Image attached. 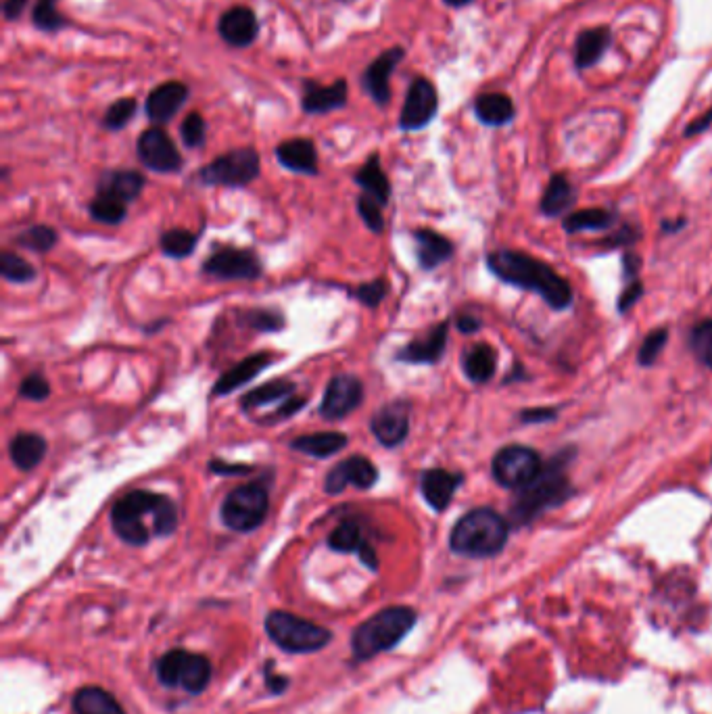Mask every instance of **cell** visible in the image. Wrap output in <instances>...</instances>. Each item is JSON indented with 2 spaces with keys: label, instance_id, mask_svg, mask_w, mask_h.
<instances>
[{
  "label": "cell",
  "instance_id": "obj_1",
  "mask_svg": "<svg viewBox=\"0 0 712 714\" xmlns=\"http://www.w3.org/2000/svg\"><path fill=\"white\" fill-rule=\"evenodd\" d=\"M115 535L128 545H147L151 537H168L178 529V508L168 495L130 491L111 510Z\"/></svg>",
  "mask_w": 712,
  "mask_h": 714
},
{
  "label": "cell",
  "instance_id": "obj_2",
  "mask_svg": "<svg viewBox=\"0 0 712 714\" xmlns=\"http://www.w3.org/2000/svg\"><path fill=\"white\" fill-rule=\"evenodd\" d=\"M489 270L518 289L535 291L554 309H564L573 301L571 284L548 264L518 251H495L487 259Z\"/></svg>",
  "mask_w": 712,
  "mask_h": 714
},
{
  "label": "cell",
  "instance_id": "obj_3",
  "mask_svg": "<svg viewBox=\"0 0 712 714\" xmlns=\"http://www.w3.org/2000/svg\"><path fill=\"white\" fill-rule=\"evenodd\" d=\"M508 522L491 508H477L464 514L449 535V547L460 556L491 558L504 550Z\"/></svg>",
  "mask_w": 712,
  "mask_h": 714
},
{
  "label": "cell",
  "instance_id": "obj_4",
  "mask_svg": "<svg viewBox=\"0 0 712 714\" xmlns=\"http://www.w3.org/2000/svg\"><path fill=\"white\" fill-rule=\"evenodd\" d=\"M414 623L416 612L408 606H391L374 614L353 633L351 646L355 658L366 660L391 650L406 637Z\"/></svg>",
  "mask_w": 712,
  "mask_h": 714
},
{
  "label": "cell",
  "instance_id": "obj_5",
  "mask_svg": "<svg viewBox=\"0 0 712 714\" xmlns=\"http://www.w3.org/2000/svg\"><path fill=\"white\" fill-rule=\"evenodd\" d=\"M568 495H571V485H568L564 472L558 466L545 468L535 481L518 489L516 502L512 506V520L516 525H525L545 508L562 504Z\"/></svg>",
  "mask_w": 712,
  "mask_h": 714
},
{
  "label": "cell",
  "instance_id": "obj_6",
  "mask_svg": "<svg viewBox=\"0 0 712 714\" xmlns=\"http://www.w3.org/2000/svg\"><path fill=\"white\" fill-rule=\"evenodd\" d=\"M270 510V491L268 487L255 481L249 485L236 487L226 495L220 508V518L224 527L236 533H251L264 525Z\"/></svg>",
  "mask_w": 712,
  "mask_h": 714
},
{
  "label": "cell",
  "instance_id": "obj_7",
  "mask_svg": "<svg viewBox=\"0 0 712 714\" xmlns=\"http://www.w3.org/2000/svg\"><path fill=\"white\" fill-rule=\"evenodd\" d=\"M266 631L276 646L293 654L318 652L332 639L324 627L291 612H272L266 618Z\"/></svg>",
  "mask_w": 712,
  "mask_h": 714
},
{
  "label": "cell",
  "instance_id": "obj_8",
  "mask_svg": "<svg viewBox=\"0 0 712 714\" xmlns=\"http://www.w3.org/2000/svg\"><path fill=\"white\" fill-rule=\"evenodd\" d=\"M261 172V159L253 147H243L228 151L205 168L199 170V180L205 186H226V188H245L257 180Z\"/></svg>",
  "mask_w": 712,
  "mask_h": 714
},
{
  "label": "cell",
  "instance_id": "obj_9",
  "mask_svg": "<svg viewBox=\"0 0 712 714\" xmlns=\"http://www.w3.org/2000/svg\"><path fill=\"white\" fill-rule=\"evenodd\" d=\"M157 677L168 687H180L188 694H201L211 679V664L201 654L172 650L159 658Z\"/></svg>",
  "mask_w": 712,
  "mask_h": 714
},
{
  "label": "cell",
  "instance_id": "obj_10",
  "mask_svg": "<svg viewBox=\"0 0 712 714\" xmlns=\"http://www.w3.org/2000/svg\"><path fill=\"white\" fill-rule=\"evenodd\" d=\"M491 472L495 476V481L502 487L522 489L539 476L541 458L531 447L508 445L495 454Z\"/></svg>",
  "mask_w": 712,
  "mask_h": 714
},
{
  "label": "cell",
  "instance_id": "obj_11",
  "mask_svg": "<svg viewBox=\"0 0 712 714\" xmlns=\"http://www.w3.org/2000/svg\"><path fill=\"white\" fill-rule=\"evenodd\" d=\"M136 155L140 163L155 174H176L184 165L176 142L161 126H151L138 136Z\"/></svg>",
  "mask_w": 712,
  "mask_h": 714
},
{
  "label": "cell",
  "instance_id": "obj_12",
  "mask_svg": "<svg viewBox=\"0 0 712 714\" xmlns=\"http://www.w3.org/2000/svg\"><path fill=\"white\" fill-rule=\"evenodd\" d=\"M439 111V92L437 86L424 76H418L410 82L406 101H403L399 113L401 132H418L429 126Z\"/></svg>",
  "mask_w": 712,
  "mask_h": 714
},
{
  "label": "cell",
  "instance_id": "obj_13",
  "mask_svg": "<svg viewBox=\"0 0 712 714\" xmlns=\"http://www.w3.org/2000/svg\"><path fill=\"white\" fill-rule=\"evenodd\" d=\"M406 59V49L403 46H391L385 53L378 55L366 69L362 71V88L372 99L376 107H389L393 99V88H391V78L395 74L397 65Z\"/></svg>",
  "mask_w": 712,
  "mask_h": 714
},
{
  "label": "cell",
  "instance_id": "obj_14",
  "mask_svg": "<svg viewBox=\"0 0 712 714\" xmlns=\"http://www.w3.org/2000/svg\"><path fill=\"white\" fill-rule=\"evenodd\" d=\"M364 401V383L353 374H337L330 378L320 403L324 420H343L358 410Z\"/></svg>",
  "mask_w": 712,
  "mask_h": 714
},
{
  "label": "cell",
  "instance_id": "obj_15",
  "mask_svg": "<svg viewBox=\"0 0 712 714\" xmlns=\"http://www.w3.org/2000/svg\"><path fill=\"white\" fill-rule=\"evenodd\" d=\"M203 272L220 280H255L264 272V266L253 251L222 247L207 257Z\"/></svg>",
  "mask_w": 712,
  "mask_h": 714
},
{
  "label": "cell",
  "instance_id": "obj_16",
  "mask_svg": "<svg viewBox=\"0 0 712 714\" xmlns=\"http://www.w3.org/2000/svg\"><path fill=\"white\" fill-rule=\"evenodd\" d=\"M378 483V468L376 464L366 458V456H351L343 462H339L326 474L324 481V491L328 495H339L343 493L349 485L358 487L362 491L372 489Z\"/></svg>",
  "mask_w": 712,
  "mask_h": 714
},
{
  "label": "cell",
  "instance_id": "obj_17",
  "mask_svg": "<svg viewBox=\"0 0 712 714\" xmlns=\"http://www.w3.org/2000/svg\"><path fill=\"white\" fill-rule=\"evenodd\" d=\"M410 403L403 399H395L378 408L370 420V431L376 441L393 449L406 441L410 433Z\"/></svg>",
  "mask_w": 712,
  "mask_h": 714
},
{
  "label": "cell",
  "instance_id": "obj_18",
  "mask_svg": "<svg viewBox=\"0 0 712 714\" xmlns=\"http://www.w3.org/2000/svg\"><path fill=\"white\" fill-rule=\"evenodd\" d=\"M349 103V84L339 78L332 84H320L312 78L301 82V109L307 115H326L345 109Z\"/></svg>",
  "mask_w": 712,
  "mask_h": 714
},
{
  "label": "cell",
  "instance_id": "obj_19",
  "mask_svg": "<svg viewBox=\"0 0 712 714\" xmlns=\"http://www.w3.org/2000/svg\"><path fill=\"white\" fill-rule=\"evenodd\" d=\"M218 36L230 49H249L259 36L257 13L247 5H234L218 19Z\"/></svg>",
  "mask_w": 712,
  "mask_h": 714
},
{
  "label": "cell",
  "instance_id": "obj_20",
  "mask_svg": "<svg viewBox=\"0 0 712 714\" xmlns=\"http://www.w3.org/2000/svg\"><path fill=\"white\" fill-rule=\"evenodd\" d=\"M191 97V88L186 82L170 80L155 86L145 101V115L151 119L155 126H163L172 122V119L182 111Z\"/></svg>",
  "mask_w": 712,
  "mask_h": 714
},
{
  "label": "cell",
  "instance_id": "obj_21",
  "mask_svg": "<svg viewBox=\"0 0 712 714\" xmlns=\"http://www.w3.org/2000/svg\"><path fill=\"white\" fill-rule=\"evenodd\" d=\"M464 483V476L443 468L424 470L420 476V493L435 512H443L456 495V489Z\"/></svg>",
  "mask_w": 712,
  "mask_h": 714
},
{
  "label": "cell",
  "instance_id": "obj_22",
  "mask_svg": "<svg viewBox=\"0 0 712 714\" xmlns=\"http://www.w3.org/2000/svg\"><path fill=\"white\" fill-rule=\"evenodd\" d=\"M276 159L284 170L303 174V176H316L318 168V149L314 140L310 138H291L284 140L276 147Z\"/></svg>",
  "mask_w": 712,
  "mask_h": 714
},
{
  "label": "cell",
  "instance_id": "obj_23",
  "mask_svg": "<svg viewBox=\"0 0 712 714\" xmlns=\"http://www.w3.org/2000/svg\"><path fill=\"white\" fill-rule=\"evenodd\" d=\"M447 328H449L447 322H443L435 326L424 339H416L408 343L401 351H397V360L416 366L437 364L447 347Z\"/></svg>",
  "mask_w": 712,
  "mask_h": 714
},
{
  "label": "cell",
  "instance_id": "obj_24",
  "mask_svg": "<svg viewBox=\"0 0 712 714\" xmlns=\"http://www.w3.org/2000/svg\"><path fill=\"white\" fill-rule=\"evenodd\" d=\"M145 184L147 178L136 170H109L99 180L97 195H107L128 205L140 197Z\"/></svg>",
  "mask_w": 712,
  "mask_h": 714
},
{
  "label": "cell",
  "instance_id": "obj_25",
  "mask_svg": "<svg viewBox=\"0 0 712 714\" xmlns=\"http://www.w3.org/2000/svg\"><path fill=\"white\" fill-rule=\"evenodd\" d=\"M272 355L270 353H253L249 357H245L243 362L236 364L234 368H230L216 385H213V395H230L232 391L245 387L247 383L261 372L266 370L268 366H272Z\"/></svg>",
  "mask_w": 712,
  "mask_h": 714
},
{
  "label": "cell",
  "instance_id": "obj_26",
  "mask_svg": "<svg viewBox=\"0 0 712 714\" xmlns=\"http://www.w3.org/2000/svg\"><path fill=\"white\" fill-rule=\"evenodd\" d=\"M353 180L364 190V195L374 199L381 207H385L389 203L391 182H389V176L385 174V170L381 168V157H378V153H372L366 159L362 168L355 172Z\"/></svg>",
  "mask_w": 712,
  "mask_h": 714
},
{
  "label": "cell",
  "instance_id": "obj_27",
  "mask_svg": "<svg viewBox=\"0 0 712 714\" xmlns=\"http://www.w3.org/2000/svg\"><path fill=\"white\" fill-rule=\"evenodd\" d=\"M414 238L418 249V264L422 270H435L454 253V245L435 230L420 228L414 232Z\"/></svg>",
  "mask_w": 712,
  "mask_h": 714
},
{
  "label": "cell",
  "instance_id": "obj_28",
  "mask_svg": "<svg viewBox=\"0 0 712 714\" xmlns=\"http://www.w3.org/2000/svg\"><path fill=\"white\" fill-rule=\"evenodd\" d=\"M349 439L343 433L337 431H324V433H312V435H303L291 441V449L301 451L305 456H312L318 460H326L341 454V451L347 447Z\"/></svg>",
  "mask_w": 712,
  "mask_h": 714
},
{
  "label": "cell",
  "instance_id": "obj_29",
  "mask_svg": "<svg viewBox=\"0 0 712 714\" xmlns=\"http://www.w3.org/2000/svg\"><path fill=\"white\" fill-rule=\"evenodd\" d=\"M46 439L38 433H19L9 443V456L21 472L34 470L46 456Z\"/></svg>",
  "mask_w": 712,
  "mask_h": 714
},
{
  "label": "cell",
  "instance_id": "obj_30",
  "mask_svg": "<svg viewBox=\"0 0 712 714\" xmlns=\"http://www.w3.org/2000/svg\"><path fill=\"white\" fill-rule=\"evenodd\" d=\"M474 113L487 126H504L512 122L514 103L508 94L502 92H485L474 101Z\"/></svg>",
  "mask_w": 712,
  "mask_h": 714
},
{
  "label": "cell",
  "instance_id": "obj_31",
  "mask_svg": "<svg viewBox=\"0 0 712 714\" xmlns=\"http://www.w3.org/2000/svg\"><path fill=\"white\" fill-rule=\"evenodd\" d=\"M612 42V34L608 28H593L585 30L575 44V63L581 69H587L591 65H596L604 53L608 51V46Z\"/></svg>",
  "mask_w": 712,
  "mask_h": 714
},
{
  "label": "cell",
  "instance_id": "obj_32",
  "mask_svg": "<svg viewBox=\"0 0 712 714\" xmlns=\"http://www.w3.org/2000/svg\"><path fill=\"white\" fill-rule=\"evenodd\" d=\"M295 391H297V387L291 383V380H287V378H276V380H270V383H266V385H261V387L249 391V393L241 399V406H243L245 412L257 410V408L270 406V403L289 399V397L295 395Z\"/></svg>",
  "mask_w": 712,
  "mask_h": 714
},
{
  "label": "cell",
  "instance_id": "obj_33",
  "mask_svg": "<svg viewBox=\"0 0 712 714\" xmlns=\"http://www.w3.org/2000/svg\"><path fill=\"white\" fill-rule=\"evenodd\" d=\"M76 714H126L122 704L101 687H84L74 698Z\"/></svg>",
  "mask_w": 712,
  "mask_h": 714
},
{
  "label": "cell",
  "instance_id": "obj_34",
  "mask_svg": "<svg viewBox=\"0 0 712 714\" xmlns=\"http://www.w3.org/2000/svg\"><path fill=\"white\" fill-rule=\"evenodd\" d=\"M462 368L472 383L483 385L495 374L497 355L489 345H474L472 349L466 351Z\"/></svg>",
  "mask_w": 712,
  "mask_h": 714
},
{
  "label": "cell",
  "instance_id": "obj_35",
  "mask_svg": "<svg viewBox=\"0 0 712 714\" xmlns=\"http://www.w3.org/2000/svg\"><path fill=\"white\" fill-rule=\"evenodd\" d=\"M575 188L573 184L568 182L566 176L562 174H556L548 188H545V193H543V199H541V211L545 213V216H560L562 211H566L568 207H571L575 203Z\"/></svg>",
  "mask_w": 712,
  "mask_h": 714
},
{
  "label": "cell",
  "instance_id": "obj_36",
  "mask_svg": "<svg viewBox=\"0 0 712 714\" xmlns=\"http://www.w3.org/2000/svg\"><path fill=\"white\" fill-rule=\"evenodd\" d=\"M368 541L364 539L362 535V527L358 525V522H353V520H347V522H341V525L330 533L328 537V547L330 550H335L339 554H360L362 552V547L366 545Z\"/></svg>",
  "mask_w": 712,
  "mask_h": 714
},
{
  "label": "cell",
  "instance_id": "obj_37",
  "mask_svg": "<svg viewBox=\"0 0 712 714\" xmlns=\"http://www.w3.org/2000/svg\"><path fill=\"white\" fill-rule=\"evenodd\" d=\"M32 23L44 34H57L67 28L69 21L59 11V0H36L32 7Z\"/></svg>",
  "mask_w": 712,
  "mask_h": 714
},
{
  "label": "cell",
  "instance_id": "obj_38",
  "mask_svg": "<svg viewBox=\"0 0 712 714\" xmlns=\"http://www.w3.org/2000/svg\"><path fill=\"white\" fill-rule=\"evenodd\" d=\"M88 211H90V216L101 222V224H109V226H115V224H122L128 216V207L126 203L122 201H117L113 197H107V195H97L90 205H88Z\"/></svg>",
  "mask_w": 712,
  "mask_h": 714
},
{
  "label": "cell",
  "instance_id": "obj_39",
  "mask_svg": "<svg viewBox=\"0 0 712 714\" xmlns=\"http://www.w3.org/2000/svg\"><path fill=\"white\" fill-rule=\"evenodd\" d=\"M197 241L199 236L195 232L174 228L161 236V251L172 259H182L197 249Z\"/></svg>",
  "mask_w": 712,
  "mask_h": 714
},
{
  "label": "cell",
  "instance_id": "obj_40",
  "mask_svg": "<svg viewBox=\"0 0 712 714\" xmlns=\"http://www.w3.org/2000/svg\"><path fill=\"white\" fill-rule=\"evenodd\" d=\"M138 111V103L134 97H122V99H117L115 103H111L103 115V122L101 126L109 132H120L124 130Z\"/></svg>",
  "mask_w": 712,
  "mask_h": 714
},
{
  "label": "cell",
  "instance_id": "obj_41",
  "mask_svg": "<svg viewBox=\"0 0 712 714\" xmlns=\"http://www.w3.org/2000/svg\"><path fill=\"white\" fill-rule=\"evenodd\" d=\"M15 243L34 253H46L57 245V232L51 226H44V224L30 226L15 238Z\"/></svg>",
  "mask_w": 712,
  "mask_h": 714
},
{
  "label": "cell",
  "instance_id": "obj_42",
  "mask_svg": "<svg viewBox=\"0 0 712 714\" xmlns=\"http://www.w3.org/2000/svg\"><path fill=\"white\" fill-rule=\"evenodd\" d=\"M568 232H583V230H602L612 224V213L606 209H583L573 213L566 222Z\"/></svg>",
  "mask_w": 712,
  "mask_h": 714
},
{
  "label": "cell",
  "instance_id": "obj_43",
  "mask_svg": "<svg viewBox=\"0 0 712 714\" xmlns=\"http://www.w3.org/2000/svg\"><path fill=\"white\" fill-rule=\"evenodd\" d=\"M0 274H3L5 280L17 284L36 280V268L30 264V261L15 253H3V257H0Z\"/></svg>",
  "mask_w": 712,
  "mask_h": 714
},
{
  "label": "cell",
  "instance_id": "obj_44",
  "mask_svg": "<svg viewBox=\"0 0 712 714\" xmlns=\"http://www.w3.org/2000/svg\"><path fill=\"white\" fill-rule=\"evenodd\" d=\"M180 138L186 149H201L207 140V122L199 111H191L180 126Z\"/></svg>",
  "mask_w": 712,
  "mask_h": 714
},
{
  "label": "cell",
  "instance_id": "obj_45",
  "mask_svg": "<svg viewBox=\"0 0 712 714\" xmlns=\"http://www.w3.org/2000/svg\"><path fill=\"white\" fill-rule=\"evenodd\" d=\"M241 322L261 332H276L284 328V316L278 312V309H264V307L247 309V312L241 314Z\"/></svg>",
  "mask_w": 712,
  "mask_h": 714
},
{
  "label": "cell",
  "instance_id": "obj_46",
  "mask_svg": "<svg viewBox=\"0 0 712 714\" xmlns=\"http://www.w3.org/2000/svg\"><path fill=\"white\" fill-rule=\"evenodd\" d=\"M690 347L704 366L712 368V320H706L692 330Z\"/></svg>",
  "mask_w": 712,
  "mask_h": 714
},
{
  "label": "cell",
  "instance_id": "obj_47",
  "mask_svg": "<svg viewBox=\"0 0 712 714\" xmlns=\"http://www.w3.org/2000/svg\"><path fill=\"white\" fill-rule=\"evenodd\" d=\"M667 339H669V332L664 328L650 332V335L644 339L642 347H639V353H637L639 364L652 366L660 357V351L664 349V345H667Z\"/></svg>",
  "mask_w": 712,
  "mask_h": 714
},
{
  "label": "cell",
  "instance_id": "obj_48",
  "mask_svg": "<svg viewBox=\"0 0 712 714\" xmlns=\"http://www.w3.org/2000/svg\"><path fill=\"white\" fill-rule=\"evenodd\" d=\"M387 293H389V284H387V280H381V278L374 280V282H368V284H360L358 289L351 291V295L355 299H358L362 305H366L370 309L381 305L383 299L387 297Z\"/></svg>",
  "mask_w": 712,
  "mask_h": 714
},
{
  "label": "cell",
  "instance_id": "obj_49",
  "mask_svg": "<svg viewBox=\"0 0 712 714\" xmlns=\"http://www.w3.org/2000/svg\"><path fill=\"white\" fill-rule=\"evenodd\" d=\"M358 211L364 220V224L372 230V232H383L385 230V220H383V207L378 205L374 199H370L368 195H362L358 199Z\"/></svg>",
  "mask_w": 712,
  "mask_h": 714
},
{
  "label": "cell",
  "instance_id": "obj_50",
  "mask_svg": "<svg viewBox=\"0 0 712 714\" xmlns=\"http://www.w3.org/2000/svg\"><path fill=\"white\" fill-rule=\"evenodd\" d=\"M19 395L23 399L30 401H44L51 395V385L42 374H30L23 383L19 385Z\"/></svg>",
  "mask_w": 712,
  "mask_h": 714
},
{
  "label": "cell",
  "instance_id": "obj_51",
  "mask_svg": "<svg viewBox=\"0 0 712 714\" xmlns=\"http://www.w3.org/2000/svg\"><path fill=\"white\" fill-rule=\"evenodd\" d=\"M305 403H307L305 397L293 395V397H289V399H284L270 416L261 418V422H264V424H276V422H280V420H287V418L295 416L297 412H301V410L305 408Z\"/></svg>",
  "mask_w": 712,
  "mask_h": 714
},
{
  "label": "cell",
  "instance_id": "obj_52",
  "mask_svg": "<svg viewBox=\"0 0 712 714\" xmlns=\"http://www.w3.org/2000/svg\"><path fill=\"white\" fill-rule=\"evenodd\" d=\"M209 470L213 474H222V476H239V474H249L253 470V466H245V464H226L222 460H213L209 462Z\"/></svg>",
  "mask_w": 712,
  "mask_h": 714
},
{
  "label": "cell",
  "instance_id": "obj_53",
  "mask_svg": "<svg viewBox=\"0 0 712 714\" xmlns=\"http://www.w3.org/2000/svg\"><path fill=\"white\" fill-rule=\"evenodd\" d=\"M32 0H5L3 3V15L7 21H17L21 19V15L26 13V9L30 7Z\"/></svg>",
  "mask_w": 712,
  "mask_h": 714
},
{
  "label": "cell",
  "instance_id": "obj_54",
  "mask_svg": "<svg viewBox=\"0 0 712 714\" xmlns=\"http://www.w3.org/2000/svg\"><path fill=\"white\" fill-rule=\"evenodd\" d=\"M644 295V287L639 282H633L627 287V291L623 293L621 301H619V307H621V312H625V309H629L635 301H639V297Z\"/></svg>",
  "mask_w": 712,
  "mask_h": 714
},
{
  "label": "cell",
  "instance_id": "obj_55",
  "mask_svg": "<svg viewBox=\"0 0 712 714\" xmlns=\"http://www.w3.org/2000/svg\"><path fill=\"white\" fill-rule=\"evenodd\" d=\"M458 328L462 332H466V335H472V332H477L481 328V322L474 316H470V314H464V316L458 318Z\"/></svg>",
  "mask_w": 712,
  "mask_h": 714
},
{
  "label": "cell",
  "instance_id": "obj_56",
  "mask_svg": "<svg viewBox=\"0 0 712 714\" xmlns=\"http://www.w3.org/2000/svg\"><path fill=\"white\" fill-rule=\"evenodd\" d=\"M712 124V111H708V113H704L700 119H698V122H694L690 128H687L685 130V134L687 136H692V134H700V132H704L708 126Z\"/></svg>",
  "mask_w": 712,
  "mask_h": 714
},
{
  "label": "cell",
  "instance_id": "obj_57",
  "mask_svg": "<svg viewBox=\"0 0 712 714\" xmlns=\"http://www.w3.org/2000/svg\"><path fill=\"white\" fill-rule=\"evenodd\" d=\"M556 416V412L554 410H535V412H525V414H522V420H525V422H541V420H550V418H554Z\"/></svg>",
  "mask_w": 712,
  "mask_h": 714
},
{
  "label": "cell",
  "instance_id": "obj_58",
  "mask_svg": "<svg viewBox=\"0 0 712 714\" xmlns=\"http://www.w3.org/2000/svg\"><path fill=\"white\" fill-rule=\"evenodd\" d=\"M443 3H445L447 7H454V9H462V7H468V5H472V3H474V0H443Z\"/></svg>",
  "mask_w": 712,
  "mask_h": 714
},
{
  "label": "cell",
  "instance_id": "obj_59",
  "mask_svg": "<svg viewBox=\"0 0 712 714\" xmlns=\"http://www.w3.org/2000/svg\"><path fill=\"white\" fill-rule=\"evenodd\" d=\"M339 3H345V5H347V3H355V0H339Z\"/></svg>",
  "mask_w": 712,
  "mask_h": 714
}]
</instances>
